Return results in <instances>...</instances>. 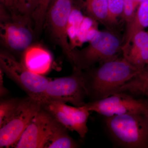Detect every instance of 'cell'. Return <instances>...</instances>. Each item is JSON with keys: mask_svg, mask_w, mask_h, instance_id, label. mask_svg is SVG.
<instances>
[{"mask_svg": "<svg viewBox=\"0 0 148 148\" xmlns=\"http://www.w3.org/2000/svg\"><path fill=\"white\" fill-rule=\"evenodd\" d=\"M123 10L122 18L127 24L134 17L137 8L135 6L133 0H123Z\"/></svg>", "mask_w": 148, "mask_h": 148, "instance_id": "22", "label": "cell"}, {"mask_svg": "<svg viewBox=\"0 0 148 148\" xmlns=\"http://www.w3.org/2000/svg\"><path fill=\"white\" fill-rule=\"evenodd\" d=\"M76 2L77 7L82 10L89 18L108 28V0H76Z\"/></svg>", "mask_w": 148, "mask_h": 148, "instance_id": "15", "label": "cell"}, {"mask_svg": "<svg viewBox=\"0 0 148 148\" xmlns=\"http://www.w3.org/2000/svg\"><path fill=\"white\" fill-rule=\"evenodd\" d=\"M43 108L68 130L75 131L81 138L88 131L87 123L90 113L84 106L73 107L58 101L46 100Z\"/></svg>", "mask_w": 148, "mask_h": 148, "instance_id": "10", "label": "cell"}, {"mask_svg": "<svg viewBox=\"0 0 148 148\" xmlns=\"http://www.w3.org/2000/svg\"><path fill=\"white\" fill-rule=\"evenodd\" d=\"M1 4L3 5L8 10L11 16L18 14L15 8V0H0Z\"/></svg>", "mask_w": 148, "mask_h": 148, "instance_id": "23", "label": "cell"}, {"mask_svg": "<svg viewBox=\"0 0 148 148\" xmlns=\"http://www.w3.org/2000/svg\"><path fill=\"white\" fill-rule=\"evenodd\" d=\"M133 1H134V3H135V6L136 7L137 9L140 4L143 3L145 0H133Z\"/></svg>", "mask_w": 148, "mask_h": 148, "instance_id": "25", "label": "cell"}, {"mask_svg": "<svg viewBox=\"0 0 148 148\" xmlns=\"http://www.w3.org/2000/svg\"><path fill=\"white\" fill-rule=\"evenodd\" d=\"M51 0H39L37 8L33 12L32 18L35 23L34 32L38 34L42 29L47 13Z\"/></svg>", "mask_w": 148, "mask_h": 148, "instance_id": "20", "label": "cell"}, {"mask_svg": "<svg viewBox=\"0 0 148 148\" xmlns=\"http://www.w3.org/2000/svg\"><path fill=\"white\" fill-rule=\"evenodd\" d=\"M24 64L32 71L39 74L47 71L51 63V56L40 46L31 45L23 53Z\"/></svg>", "mask_w": 148, "mask_h": 148, "instance_id": "13", "label": "cell"}, {"mask_svg": "<svg viewBox=\"0 0 148 148\" xmlns=\"http://www.w3.org/2000/svg\"><path fill=\"white\" fill-rule=\"evenodd\" d=\"M147 106V99L137 98L121 92L98 101L86 103L84 106L89 112H96L105 117L126 114H145Z\"/></svg>", "mask_w": 148, "mask_h": 148, "instance_id": "7", "label": "cell"}, {"mask_svg": "<svg viewBox=\"0 0 148 148\" xmlns=\"http://www.w3.org/2000/svg\"><path fill=\"white\" fill-rule=\"evenodd\" d=\"M31 16L17 14L1 21V41L12 51L23 52L32 45L34 31L31 26Z\"/></svg>", "mask_w": 148, "mask_h": 148, "instance_id": "9", "label": "cell"}, {"mask_svg": "<svg viewBox=\"0 0 148 148\" xmlns=\"http://www.w3.org/2000/svg\"><path fill=\"white\" fill-rule=\"evenodd\" d=\"M0 69L28 96L40 101L42 104L45 101L46 89L52 79L32 71L7 51H1Z\"/></svg>", "mask_w": 148, "mask_h": 148, "instance_id": "4", "label": "cell"}, {"mask_svg": "<svg viewBox=\"0 0 148 148\" xmlns=\"http://www.w3.org/2000/svg\"><path fill=\"white\" fill-rule=\"evenodd\" d=\"M112 138L125 148H148V120L145 114H126L105 117Z\"/></svg>", "mask_w": 148, "mask_h": 148, "instance_id": "3", "label": "cell"}, {"mask_svg": "<svg viewBox=\"0 0 148 148\" xmlns=\"http://www.w3.org/2000/svg\"><path fill=\"white\" fill-rule=\"evenodd\" d=\"M45 95V101L70 103L77 107L84 106L87 95L84 82L83 71L73 69L70 75L51 80Z\"/></svg>", "mask_w": 148, "mask_h": 148, "instance_id": "5", "label": "cell"}, {"mask_svg": "<svg viewBox=\"0 0 148 148\" xmlns=\"http://www.w3.org/2000/svg\"><path fill=\"white\" fill-rule=\"evenodd\" d=\"M147 66H148V65H147V66H146V67H147Z\"/></svg>", "mask_w": 148, "mask_h": 148, "instance_id": "27", "label": "cell"}, {"mask_svg": "<svg viewBox=\"0 0 148 148\" xmlns=\"http://www.w3.org/2000/svg\"><path fill=\"white\" fill-rule=\"evenodd\" d=\"M3 73L2 71L0 69V97L1 98H5L9 94L8 90L4 86Z\"/></svg>", "mask_w": 148, "mask_h": 148, "instance_id": "24", "label": "cell"}, {"mask_svg": "<svg viewBox=\"0 0 148 148\" xmlns=\"http://www.w3.org/2000/svg\"><path fill=\"white\" fill-rule=\"evenodd\" d=\"M123 10V0H108V29L113 30L117 25L120 17L122 18Z\"/></svg>", "mask_w": 148, "mask_h": 148, "instance_id": "19", "label": "cell"}, {"mask_svg": "<svg viewBox=\"0 0 148 148\" xmlns=\"http://www.w3.org/2000/svg\"><path fill=\"white\" fill-rule=\"evenodd\" d=\"M68 130L57 121L45 148H76L79 145L72 138Z\"/></svg>", "mask_w": 148, "mask_h": 148, "instance_id": "17", "label": "cell"}, {"mask_svg": "<svg viewBox=\"0 0 148 148\" xmlns=\"http://www.w3.org/2000/svg\"><path fill=\"white\" fill-rule=\"evenodd\" d=\"M39 0H15V8L18 14L31 16L37 8Z\"/></svg>", "mask_w": 148, "mask_h": 148, "instance_id": "21", "label": "cell"}, {"mask_svg": "<svg viewBox=\"0 0 148 148\" xmlns=\"http://www.w3.org/2000/svg\"><path fill=\"white\" fill-rule=\"evenodd\" d=\"M121 92L148 99V66L120 88L116 92Z\"/></svg>", "mask_w": 148, "mask_h": 148, "instance_id": "16", "label": "cell"}, {"mask_svg": "<svg viewBox=\"0 0 148 148\" xmlns=\"http://www.w3.org/2000/svg\"><path fill=\"white\" fill-rule=\"evenodd\" d=\"M56 122L42 106L14 147L45 148Z\"/></svg>", "mask_w": 148, "mask_h": 148, "instance_id": "11", "label": "cell"}, {"mask_svg": "<svg viewBox=\"0 0 148 148\" xmlns=\"http://www.w3.org/2000/svg\"><path fill=\"white\" fill-rule=\"evenodd\" d=\"M85 71L83 72L84 82L87 98L90 101H95L117 92L120 88L141 70L122 57Z\"/></svg>", "mask_w": 148, "mask_h": 148, "instance_id": "1", "label": "cell"}, {"mask_svg": "<svg viewBox=\"0 0 148 148\" xmlns=\"http://www.w3.org/2000/svg\"><path fill=\"white\" fill-rule=\"evenodd\" d=\"M148 27V0H145L138 7L132 20L127 24L123 37L122 52L129 46L132 38L138 32Z\"/></svg>", "mask_w": 148, "mask_h": 148, "instance_id": "14", "label": "cell"}, {"mask_svg": "<svg viewBox=\"0 0 148 148\" xmlns=\"http://www.w3.org/2000/svg\"><path fill=\"white\" fill-rule=\"evenodd\" d=\"M22 99L17 98H1L0 128L4 125L14 115L22 102Z\"/></svg>", "mask_w": 148, "mask_h": 148, "instance_id": "18", "label": "cell"}, {"mask_svg": "<svg viewBox=\"0 0 148 148\" xmlns=\"http://www.w3.org/2000/svg\"><path fill=\"white\" fill-rule=\"evenodd\" d=\"M123 57L140 70L148 64V32H138L132 38L129 46L122 51Z\"/></svg>", "mask_w": 148, "mask_h": 148, "instance_id": "12", "label": "cell"}, {"mask_svg": "<svg viewBox=\"0 0 148 148\" xmlns=\"http://www.w3.org/2000/svg\"><path fill=\"white\" fill-rule=\"evenodd\" d=\"M73 7V0H54L49 8L45 19L51 36L73 66L75 49L68 42V27Z\"/></svg>", "mask_w": 148, "mask_h": 148, "instance_id": "6", "label": "cell"}, {"mask_svg": "<svg viewBox=\"0 0 148 148\" xmlns=\"http://www.w3.org/2000/svg\"><path fill=\"white\" fill-rule=\"evenodd\" d=\"M123 38L113 30L97 31L89 40L88 45L81 50L75 49L73 69L83 71L92 68L97 63L115 60L122 52Z\"/></svg>", "mask_w": 148, "mask_h": 148, "instance_id": "2", "label": "cell"}, {"mask_svg": "<svg viewBox=\"0 0 148 148\" xmlns=\"http://www.w3.org/2000/svg\"><path fill=\"white\" fill-rule=\"evenodd\" d=\"M42 108L39 101L29 96L23 98L14 115L0 128V148L14 147Z\"/></svg>", "mask_w": 148, "mask_h": 148, "instance_id": "8", "label": "cell"}, {"mask_svg": "<svg viewBox=\"0 0 148 148\" xmlns=\"http://www.w3.org/2000/svg\"><path fill=\"white\" fill-rule=\"evenodd\" d=\"M147 99L148 100V106L147 108V110H146V111L145 113V115L146 116V117L147 118V119L148 120V99Z\"/></svg>", "mask_w": 148, "mask_h": 148, "instance_id": "26", "label": "cell"}]
</instances>
